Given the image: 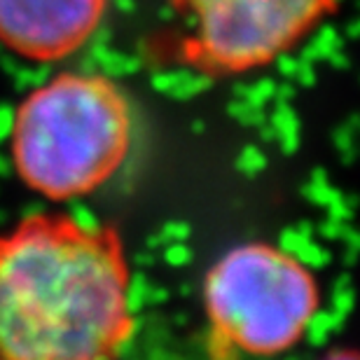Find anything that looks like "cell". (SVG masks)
Returning a JSON list of instances; mask_svg holds the SVG:
<instances>
[{
  "label": "cell",
  "mask_w": 360,
  "mask_h": 360,
  "mask_svg": "<svg viewBox=\"0 0 360 360\" xmlns=\"http://www.w3.org/2000/svg\"><path fill=\"white\" fill-rule=\"evenodd\" d=\"M323 360H358V356L354 351H333V354H328Z\"/></svg>",
  "instance_id": "cell-6"
},
{
  "label": "cell",
  "mask_w": 360,
  "mask_h": 360,
  "mask_svg": "<svg viewBox=\"0 0 360 360\" xmlns=\"http://www.w3.org/2000/svg\"><path fill=\"white\" fill-rule=\"evenodd\" d=\"M108 0H0V42L24 59L61 61L103 21Z\"/></svg>",
  "instance_id": "cell-5"
},
{
  "label": "cell",
  "mask_w": 360,
  "mask_h": 360,
  "mask_svg": "<svg viewBox=\"0 0 360 360\" xmlns=\"http://www.w3.org/2000/svg\"><path fill=\"white\" fill-rule=\"evenodd\" d=\"M131 143V103L103 75H56L28 94L12 120L14 169L31 190L54 201L105 185Z\"/></svg>",
  "instance_id": "cell-2"
},
{
  "label": "cell",
  "mask_w": 360,
  "mask_h": 360,
  "mask_svg": "<svg viewBox=\"0 0 360 360\" xmlns=\"http://www.w3.org/2000/svg\"><path fill=\"white\" fill-rule=\"evenodd\" d=\"M185 24L180 54L208 75L278 59L337 10V0H171Z\"/></svg>",
  "instance_id": "cell-4"
},
{
  "label": "cell",
  "mask_w": 360,
  "mask_h": 360,
  "mask_svg": "<svg viewBox=\"0 0 360 360\" xmlns=\"http://www.w3.org/2000/svg\"><path fill=\"white\" fill-rule=\"evenodd\" d=\"M131 335L112 229L33 215L0 236V360H112Z\"/></svg>",
  "instance_id": "cell-1"
},
{
  "label": "cell",
  "mask_w": 360,
  "mask_h": 360,
  "mask_svg": "<svg viewBox=\"0 0 360 360\" xmlns=\"http://www.w3.org/2000/svg\"><path fill=\"white\" fill-rule=\"evenodd\" d=\"M215 342L276 356L304 337L319 311V283L304 264L267 243L227 250L204 283Z\"/></svg>",
  "instance_id": "cell-3"
}]
</instances>
